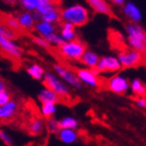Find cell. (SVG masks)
Wrapping results in <instances>:
<instances>
[{
  "mask_svg": "<svg viewBox=\"0 0 146 146\" xmlns=\"http://www.w3.org/2000/svg\"><path fill=\"white\" fill-rule=\"evenodd\" d=\"M62 20L74 25L75 27L84 26L90 20V13L82 4H73L64 9L61 13Z\"/></svg>",
  "mask_w": 146,
  "mask_h": 146,
  "instance_id": "6da1fadb",
  "label": "cell"
},
{
  "mask_svg": "<svg viewBox=\"0 0 146 146\" xmlns=\"http://www.w3.org/2000/svg\"><path fill=\"white\" fill-rule=\"evenodd\" d=\"M74 27H75L74 25H72L71 23H68V22L63 21V23H62L61 36L66 42L76 39V33H75V28Z\"/></svg>",
  "mask_w": 146,
  "mask_h": 146,
  "instance_id": "ffe728a7",
  "label": "cell"
},
{
  "mask_svg": "<svg viewBox=\"0 0 146 146\" xmlns=\"http://www.w3.org/2000/svg\"><path fill=\"white\" fill-rule=\"evenodd\" d=\"M6 88H7V86H6V82H4L2 78H0V92L6 91Z\"/></svg>",
  "mask_w": 146,
  "mask_h": 146,
  "instance_id": "836d02e7",
  "label": "cell"
},
{
  "mask_svg": "<svg viewBox=\"0 0 146 146\" xmlns=\"http://www.w3.org/2000/svg\"><path fill=\"white\" fill-rule=\"evenodd\" d=\"M131 90L136 97L146 98V85L141 79L135 78L131 84Z\"/></svg>",
  "mask_w": 146,
  "mask_h": 146,
  "instance_id": "44dd1931",
  "label": "cell"
},
{
  "mask_svg": "<svg viewBox=\"0 0 146 146\" xmlns=\"http://www.w3.org/2000/svg\"><path fill=\"white\" fill-rule=\"evenodd\" d=\"M58 139L64 142V143H73L77 140V134L76 131H74V129H68V128H63L58 133Z\"/></svg>",
  "mask_w": 146,
  "mask_h": 146,
  "instance_id": "7402d4cb",
  "label": "cell"
},
{
  "mask_svg": "<svg viewBox=\"0 0 146 146\" xmlns=\"http://www.w3.org/2000/svg\"><path fill=\"white\" fill-rule=\"evenodd\" d=\"M27 73L29 75L33 77L34 79H36V80H40V79L43 78V76L45 75V73H44V70H43V68L39 65H31V67H28L26 69Z\"/></svg>",
  "mask_w": 146,
  "mask_h": 146,
  "instance_id": "cb8c5ba5",
  "label": "cell"
},
{
  "mask_svg": "<svg viewBox=\"0 0 146 146\" xmlns=\"http://www.w3.org/2000/svg\"><path fill=\"white\" fill-rule=\"evenodd\" d=\"M75 73L79 77V79L82 80L84 84L90 86L92 88H102L104 85V82H102V79L99 77V73L97 72L96 69H74Z\"/></svg>",
  "mask_w": 146,
  "mask_h": 146,
  "instance_id": "ba28073f",
  "label": "cell"
},
{
  "mask_svg": "<svg viewBox=\"0 0 146 146\" xmlns=\"http://www.w3.org/2000/svg\"><path fill=\"white\" fill-rule=\"evenodd\" d=\"M43 86L45 88H48L52 91H54L62 98L63 104H70V101L72 100V95H71L69 88L62 82L61 79H58L56 76H54L51 73H45L44 79H43Z\"/></svg>",
  "mask_w": 146,
  "mask_h": 146,
  "instance_id": "5b68a950",
  "label": "cell"
},
{
  "mask_svg": "<svg viewBox=\"0 0 146 146\" xmlns=\"http://www.w3.org/2000/svg\"><path fill=\"white\" fill-rule=\"evenodd\" d=\"M104 88L117 95H124L129 88L127 79L121 75H114L104 82Z\"/></svg>",
  "mask_w": 146,
  "mask_h": 146,
  "instance_id": "9c48e42d",
  "label": "cell"
},
{
  "mask_svg": "<svg viewBox=\"0 0 146 146\" xmlns=\"http://www.w3.org/2000/svg\"><path fill=\"white\" fill-rule=\"evenodd\" d=\"M122 13L133 23H139L142 20L141 9L131 1H127L124 3V5L122 7Z\"/></svg>",
  "mask_w": 146,
  "mask_h": 146,
  "instance_id": "4fadbf2b",
  "label": "cell"
},
{
  "mask_svg": "<svg viewBox=\"0 0 146 146\" xmlns=\"http://www.w3.org/2000/svg\"><path fill=\"white\" fill-rule=\"evenodd\" d=\"M55 104L53 102H45V104H42V114L45 118L49 119L51 118L52 115L55 113Z\"/></svg>",
  "mask_w": 146,
  "mask_h": 146,
  "instance_id": "484cf974",
  "label": "cell"
},
{
  "mask_svg": "<svg viewBox=\"0 0 146 146\" xmlns=\"http://www.w3.org/2000/svg\"><path fill=\"white\" fill-rule=\"evenodd\" d=\"M0 52L5 58L12 60L14 63H19L23 55L22 49L18 45H16L12 39L2 35H0Z\"/></svg>",
  "mask_w": 146,
  "mask_h": 146,
  "instance_id": "52a82bcc",
  "label": "cell"
},
{
  "mask_svg": "<svg viewBox=\"0 0 146 146\" xmlns=\"http://www.w3.org/2000/svg\"><path fill=\"white\" fill-rule=\"evenodd\" d=\"M0 139L3 141V143L5 144L6 146H13V142L11 137L6 134L5 131H2V129H0Z\"/></svg>",
  "mask_w": 146,
  "mask_h": 146,
  "instance_id": "1f68e13d",
  "label": "cell"
},
{
  "mask_svg": "<svg viewBox=\"0 0 146 146\" xmlns=\"http://www.w3.org/2000/svg\"><path fill=\"white\" fill-rule=\"evenodd\" d=\"M31 40H33V42H34L35 44H36V45L40 46V47L45 48V49H50V43H49L46 39H44L43 36H33Z\"/></svg>",
  "mask_w": 146,
  "mask_h": 146,
  "instance_id": "f1b7e54d",
  "label": "cell"
},
{
  "mask_svg": "<svg viewBox=\"0 0 146 146\" xmlns=\"http://www.w3.org/2000/svg\"><path fill=\"white\" fill-rule=\"evenodd\" d=\"M112 3H114V4H116V5H124V3L126 2V0H110Z\"/></svg>",
  "mask_w": 146,
  "mask_h": 146,
  "instance_id": "e575fe53",
  "label": "cell"
},
{
  "mask_svg": "<svg viewBox=\"0 0 146 146\" xmlns=\"http://www.w3.org/2000/svg\"><path fill=\"white\" fill-rule=\"evenodd\" d=\"M53 69L69 85L77 89L82 88V82L79 79V77L77 76V74H76L74 70H71L68 67L63 66L61 64H54L53 65Z\"/></svg>",
  "mask_w": 146,
  "mask_h": 146,
  "instance_id": "30bf717a",
  "label": "cell"
},
{
  "mask_svg": "<svg viewBox=\"0 0 146 146\" xmlns=\"http://www.w3.org/2000/svg\"><path fill=\"white\" fill-rule=\"evenodd\" d=\"M11 99H12V94L9 91L0 92V107L6 104Z\"/></svg>",
  "mask_w": 146,
  "mask_h": 146,
  "instance_id": "4dcf8cb0",
  "label": "cell"
},
{
  "mask_svg": "<svg viewBox=\"0 0 146 146\" xmlns=\"http://www.w3.org/2000/svg\"><path fill=\"white\" fill-rule=\"evenodd\" d=\"M16 18L18 20L19 24L21 25V27L24 31H31L35 26V17L34 15H31V13L28 12H23L19 13L18 15L16 16Z\"/></svg>",
  "mask_w": 146,
  "mask_h": 146,
  "instance_id": "2e32d148",
  "label": "cell"
},
{
  "mask_svg": "<svg viewBox=\"0 0 146 146\" xmlns=\"http://www.w3.org/2000/svg\"><path fill=\"white\" fill-rule=\"evenodd\" d=\"M50 1H52V2H54V3H56L58 4V2H60V0H50Z\"/></svg>",
  "mask_w": 146,
  "mask_h": 146,
  "instance_id": "8d00e7d4",
  "label": "cell"
},
{
  "mask_svg": "<svg viewBox=\"0 0 146 146\" xmlns=\"http://www.w3.org/2000/svg\"><path fill=\"white\" fill-rule=\"evenodd\" d=\"M0 35H2V36H6V38H9V39L12 40H16L19 36V35L17 33H15L11 28H9L4 24H2L1 22H0Z\"/></svg>",
  "mask_w": 146,
  "mask_h": 146,
  "instance_id": "83f0119b",
  "label": "cell"
},
{
  "mask_svg": "<svg viewBox=\"0 0 146 146\" xmlns=\"http://www.w3.org/2000/svg\"><path fill=\"white\" fill-rule=\"evenodd\" d=\"M20 5L26 11H36L41 0H18Z\"/></svg>",
  "mask_w": 146,
  "mask_h": 146,
  "instance_id": "4316f807",
  "label": "cell"
},
{
  "mask_svg": "<svg viewBox=\"0 0 146 146\" xmlns=\"http://www.w3.org/2000/svg\"><path fill=\"white\" fill-rule=\"evenodd\" d=\"M3 2H5V3H7V4H15L18 0H2Z\"/></svg>",
  "mask_w": 146,
  "mask_h": 146,
  "instance_id": "d590c367",
  "label": "cell"
},
{
  "mask_svg": "<svg viewBox=\"0 0 146 146\" xmlns=\"http://www.w3.org/2000/svg\"><path fill=\"white\" fill-rule=\"evenodd\" d=\"M0 22L2 24L5 25V26H7L9 28H11L15 33H17L18 35H21L24 31V29L21 27V25L19 24L16 16L9 15V14H3V13L0 12Z\"/></svg>",
  "mask_w": 146,
  "mask_h": 146,
  "instance_id": "9a60e30c",
  "label": "cell"
},
{
  "mask_svg": "<svg viewBox=\"0 0 146 146\" xmlns=\"http://www.w3.org/2000/svg\"><path fill=\"white\" fill-rule=\"evenodd\" d=\"M58 54L63 58L71 61H80L82 55L87 51V45L82 40L74 39L72 41L65 42L63 45L56 47Z\"/></svg>",
  "mask_w": 146,
  "mask_h": 146,
  "instance_id": "3957f363",
  "label": "cell"
},
{
  "mask_svg": "<svg viewBox=\"0 0 146 146\" xmlns=\"http://www.w3.org/2000/svg\"><path fill=\"white\" fill-rule=\"evenodd\" d=\"M118 58L121 63L122 69L138 68L145 64V54L139 50L125 47L118 52Z\"/></svg>",
  "mask_w": 146,
  "mask_h": 146,
  "instance_id": "277c9868",
  "label": "cell"
},
{
  "mask_svg": "<svg viewBox=\"0 0 146 146\" xmlns=\"http://www.w3.org/2000/svg\"><path fill=\"white\" fill-rule=\"evenodd\" d=\"M58 125L61 129L63 128H68V129H75L78 126V121L72 117H66L58 121Z\"/></svg>",
  "mask_w": 146,
  "mask_h": 146,
  "instance_id": "d4e9b609",
  "label": "cell"
},
{
  "mask_svg": "<svg viewBox=\"0 0 146 146\" xmlns=\"http://www.w3.org/2000/svg\"><path fill=\"white\" fill-rule=\"evenodd\" d=\"M47 126H48L49 131H51V133L58 134V131H61V127L58 125V121H56V120H54V119L52 118L47 119Z\"/></svg>",
  "mask_w": 146,
  "mask_h": 146,
  "instance_id": "f546056e",
  "label": "cell"
},
{
  "mask_svg": "<svg viewBox=\"0 0 146 146\" xmlns=\"http://www.w3.org/2000/svg\"><path fill=\"white\" fill-rule=\"evenodd\" d=\"M24 128L28 134L31 136H39L44 131L45 128V123L41 118V116L38 114H31V116L25 120Z\"/></svg>",
  "mask_w": 146,
  "mask_h": 146,
  "instance_id": "7c38bea8",
  "label": "cell"
},
{
  "mask_svg": "<svg viewBox=\"0 0 146 146\" xmlns=\"http://www.w3.org/2000/svg\"><path fill=\"white\" fill-rule=\"evenodd\" d=\"M86 1L95 13L109 16V17L113 16L112 7L108 2V0H86Z\"/></svg>",
  "mask_w": 146,
  "mask_h": 146,
  "instance_id": "5bb4252c",
  "label": "cell"
},
{
  "mask_svg": "<svg viewBox=\"0 0 146 146\" xmlns=\"http://www.w3.org/2000/svg\"><path fill=\"white\" fill-rule=\"evenodd\" d=\"M36 31H38V34L41 36H43L44 39H47L49 36L55 34V27L54 25L51 23L45 21H41L36 25Z\"/></svg>",
  "mask_w": 146,
  "mask_h": 146,
  "instance_id": "d6986e66",
  "label": "cell"
},
{
  "mask_svg": "<svg viewBox=\"0 0 146 146\" xmlns=\"http://www.w3.org/2000/svg\"><path fill=\"white\" fill-rule=\"evenodd\" d=\"M24 110V104L19 99H11L6 104L0 107V124L16 122Z\"/></svg>",
  "mask_w": 146,
  "mask_h": 146,
  "instance_id": "8992f818",
  "label": "cell"
},
{
  "mask_svg": "<svg viewBox=\"0 0 146 146\" xmlns=\"http://www.w3.org/2000/svg\"><path fill=\"white\" fill-rule=\"evenodd\" d=\"M94 69H96L99 74L106 72L114 73L121 70L122 66L118 58H115V56H104V58H100L99 63Z\"/></svg>",
  "mask_w": 146,
  "mask_h": 146,
  "instance_id": "8fae6325",
  "label": "cell"
},
{
  "mask_svg": "<svg viewBox=\"0 0 146 146\" xmlns=\"http://www.w3.org/2000/svg\"><path fill=\"white\" fill-rule=\"evenodd\" d=\"M39 100L41 101V104H45V102L63 104L62 98L54 91H52L48 88H45L44 90H42V92L39 94Z\"/></svg>",
  "mask_w": 146,
  "mask_h": 146,
  "instance_id": "e0dca14e",
  "label": "cell"
},
{
  "mask_svg": "<svg viewBox=\"0 0 146 146\" xmlns=\"http://www.w3.org/2000/svg\"><path fill=\"white\" fill-rule=\"evenodd\" d=\"M99 60H100V58L98 56L97 53L90 51V50H87L79 62H82V64L87 66L89 69H94V68H96L98 63H99Z\"/></svg>",
  "mask_w": 146,
  "mask_h": 146,
  "instance_id": "ac0fdd59",
  "label": "cell"
},
{
  "mask_svg": "<svg viewBox=\"0 0 146 146\" xmlns=\"http://www.w3.org/2000/svg\"><path fill=\"white\" fill-rule=\"evenodd\" d=\"M136 104L139 108L146 109V98L145 97H136Z\"/></svg>",
  "mask_w": 146,
  "mask_h": 146,
  "instance_id": "d6a6232c",
  "label": "cell"
},
{
  "mask_svg": "<svg viewBox=\"0 0 146 146\" xmlns=\"http://www.w3.org/2000/svg\"><path fill=\"white\" fill-rule=\"evenodd\" d=\"M61 13L62 12L58 9V7H55V9H51L50 12L42 15L41 20H42V21H45V22H48V23H51V24L58 23V22H60L62 20Z\"/></svg>",
  "mask_w": 146,
  "mask_h": 146,
  "instance_id": "603a6c76",
  "label": "cell"
},
{
  "mask_svg": "<svg viewBox=\"0 0 146 146\" xmlns=\"http://www.w3.org/2000/svg\"><path fill=\"white\" fill-rule=\"evenodd\" d=\"M129 47L146 54V31L138 23H128L125 26Z\"/></svg>",
  "mask_w": 146,
  "mask_h": 146,
  "instance_id": "7a4b0ae2",
  "label": "cell"
}]
</instances>
